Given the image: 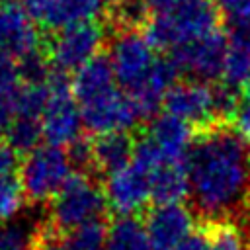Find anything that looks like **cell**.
Segmentation results:
<instances>
[{
    "label": "cell",
    "instance_id": "cell-25",
    "mask_svg": "<svg viewBox=\"0 0 250 250\" xmlns=\"http://www.w3.org/2000/svg\"><path fill=\"white\" fill-rule=\"evenodd\" d=\"M51 96V88L49 82H41V84H23L20 98H18V109L16 115H25V117H35L41 119L45 105L49 102Z\"/></svg>",
    "mask_w": 250,
    "mask_h": 250
},
{
    "label": "cell",
    "instance_id": "cell-6",
    "mask_svg": "<svg viewBox=\"0 0 250 250\" xmlns=\"http://www.w3.org/2000/svg\"><path fill=\"white\" fill-rule=\"evenodd\" d=\"M51 96L41 115L43 139L51 146H70L80 139L82 133V115L80 107L72 96V88L64 72L53 68L49 76Z\"/></svg>",
    "mask_w": 250,
    "mask_h": 250
},
{
    "label": "cell",
    "instance_id": "cell-24",
    "mask_svg": "<svg viewBox=\"0 0 250 250\" xmlns=\"http://www.w3.org/2000/svg\"><path fill=\"white\" fill-rule=\"evenodd\" d=\"M225 35L230 47H238L250 53V0L225 14Z\"/></svg>",
    "mask_w": 250,
    "mask_h": 250
},
{
    "label": "cell",
    "instance_id": "cell-34",
    "mask_svg": "<svg viewBox=\"0 0 250 250\" xmlns=\"http://www.w3.org/2000/svg\"><path fill=\"white\" fill-rule=\"evenodd\" d=\"M180 2H182V0H143V4L146 6V10L150 12V16L168 12V10H172L174 6H178Z\"/></svg>",
    "mask_w": 250,
    "mask_h": 250
},
{
    "label": "cell",
    "instance_id": "cell-10",
    "mask_svg": "<svg viewBox=\"0 0 250 250\" xmlns=\"http://www.w3.org/2000/svg\"><path fill=\"white\" fill-rule=\"evenodd\" d=\"M164 111L189 123L191 127L207 129L217 125L215 111V88L207 82L184 80L176 82L164 98Z\"/></svg>",
    "mask_w": 250,
    "mask_h": 250
},
{
    "label": "cell",
    "instance_id": "cell-1",
    "mask_svg": "<svg viewBox=\"0 0 250 250\" xmlns=\"http://www.w3.org/2000/svg\"><path fill=\"white\" fill-rule=\"evenodd\" d=\"M193 207L215 223L250 201V162L242 137L221 123L201 129L186 158Z\"/></svg>",
    "mask_w": 250,
    "mask_h": 250
},
{
    "label": "cell",
    "instance_id": "cell-17",
    "mask_svg": "<svg viewBox=\"0 0 250 250\" xmlns=\"http://www.w3.org/2000/svg\"><path fill=\"white\" fill-rule=\"evenodd\" d=\"M113 88H117V80H115L111 62L107 57H102V55L86 62L82 68H78L72 78V96L76 104H84Z\"/></svg>",
    "mask_w": 250,
    "mask_h": 250
},
{
    "label": "cell",
    "instance_id": "cell-13",
    "mask_svg": "<svg viewBox=\"0 0 250 250\" xmlns=\"http://www.w3.org/2000/svg\"><path fill=\"white\" fill-rule=\"evenodd\" d=\"M29 18L45 29L62 31L72 25L94 21L102 10L100 0H23Z\"/></svg>",
    "mask_w": 250,
    "mask_h": 250
},
{
    "label": "cell",
    "instance_id": "cell-30",
    "mask_svg": "<svg viewBox=\"0 0 250 250\" xmlns=\"http://www.w3.org/2000/svg\"><path fill=\"white\" fill-rule=\"evenodd\" d=\"M230 121H232V129L240 137L250 139V88L238 96V104H236V109H234Z\"/></svg>",
    "mask_w": 250,
    "mask_h": 250
},
{
    "label": "cell",
    "instance_id": "cell-23",
    "mask_svg": "<svg viewBox=\"0 0 250 250\" xmlns=\"http://www.w3.org/2000/svg\"><path fill=\"white\" fill-rule=\"evenodd\" d=\"M221 80L225 86H229L230 90H234L238 94L248 90L250 88V53L229 45Z\"/></svg>",
    "mask_w": 250,
    "mask_h": 250
},
{
    "label": "cell",
    "instance_id": "cell-22",
    "mask_svg": "<svg viewBox=\"0 0 250 250\" xmlns=\"http://www.w3.org/2000/svg\"><path fill=\"white\" fill-rule=\"evenodd\" d=\"M43 139L41 119L16 115L6 131V145L16 154H29L39 146V141Z\"/></svg>",
    "mask_w": 250,
    "mask_h": 250
},
{
    "label": "cell",
    "instance_id": "cell-29",
    "mask_svg": "<svg viewBox=\"0 0 250 250\" xmlns=\"http://www.w3.org/2000/svg\"><path fill=\"white\" fill-rule=\"evenodd\" d=\"M33 232L23 223H0V250H29Z\"/></svg>",
    "mask_w": 250,
    "mask_h": 250
},
{
    "label": "cell",
    "instance_id": "cell-21",
    "mask_svg": "<svg viewBox=\"0 0 250 250\" xmlns=\"http://www.w3.org/2000/svg\"><path fill=\"white\" fill-rule=\"evenodd\" d=\"M21 86L23 80L20 66L14 62V59L0 55V137L6 135L10 123L16 117Z\"/></svg>",
    "mask_w": 250,
    "mask_h": 250
},
{
    "label": "cell",
    "instance_id": "cell-8",
    "mask_svg": "<svg viewBox=\"0 0 250 250\" xmlns=\"http://www.w3.org/2000/svg\"><path fill=\"white\" fill-rule=\"evenodd\" d=\"M229 53V39L225 31L217 29L188 45H182L170 53V61L178 74L189 76V80L209 82L219 78Z\"/></svg>",
    "mask_w": 250,
    "mask_h": 250
},
{
    "label": "cell",
    "instance_id": "cell-18",
    "mask_svg": "<svg viewBox=\"0 0 250 250\" xmlns=\"http://www.w3.org/2000/svg\"><path fill=\"white\" fill-rule=\"evenodd\" d=\"M189 195L186 162H162L150 174V201L154 205L182 203Z\"/></svg>",
    "mask_w": 250,
    "mask_h": 250
},
{
    "label": "cell",
    "instance_id": "cell-37",
    "mask_svg": "<svg viewBox=\"0 0 250 250\" xmlns=\"http://www.w3.org/2000/svg\"><path fill=\"white\" fill-rule=\"evenodd\" d=\"M246 148H248V162H250V143L246 145Z\"/></svg>",
    "mask_w": 250,
    "mask_h": 250
},
{
    "label": "cell",
    "instance_id": "cell-36",
    "mask_svg": "<svg viewBox=\"0 0 250 250\" xmlns=\"http://www.w3.org/2000/svg\"><path fill=\"white\" fill-rule=\"evenodd\" d=\"M100 2H105V4H111V6H117L119 2H123V0H100Z\"/></svg>",
    "mask_w": 250,
    "mask_h": 250
},
{
    "label": "cell",
    "instance_id": "cell-7",
    "mask_svg": "<svg viewBox=\"0 0 250 250\" xmlns=\"http://www.w3.org/2000/svg\"><path fill=\"white\" fill-rule=\"evenodd\" d=\"M104 41V25L98 23L96 20L84 21L59 31L47 49V59L53 64V68L66 74L68 70H78L92 59H96Z\"/></svg>",
    "mask_w": 250,
    "mask_h": 250
},
{
    "label": "cell",
    "instance_id": "cell-28",
    "mask_svg": "<svg viewBox=\"0 0 250 250\" xmlns=\"http://www.w3.org/2000/svg\"><path fill=\"white\" fill-rule=\"evenodd\" d=\"M209 250H246L244 246V234L242 230L232 225L219 221L209 229Z\"/></svg>",
    "mask_w": 250,
    "mask_h": 250
},
{
    "label": "cell",
    "instance_id": "cell-32",
    "mask_svg": "<svg viewBox=\"0 0 250 250\" xmlns=\"http://www.w3.org/2000/svg\"><path fill=\"white\" fill-rule=\"evenodd\" d=\"M68 158L76 168H90L92 166V141L78 139L68 146Z\"/></svg>",
    "mask_w": 250,
    "mask_h": 250
},
{
    "label": "cell",
    "instance_id": "cell-20",
    "mask_svg": "<svg viewBox=\"0 0 250 250\" xmlns=\"http://www.w3.org/2000/svg\"><path fill=\"white\" fill-rule=\"evenodd\" d=\"M105 250H152L145 221L135 215L113 219L105 230Z\"/></svg>",
    "mask_w": 250,
    "mask_h": 250
},
{
    "label": "cell",
    "instance_id": "cell-14",
    "mask_svg": "<svg viewBox=\"0 0 250 250\" xmlns=\"http://www.w3.org/2000/svg\"><path fill=\"white\" fill-rule=\"evenodd\" d=\"M193 213L184 203L154 205L145 219L152 250H170L189 232H193Z\"/></svg>",
    "mask_w": 250,
    "mask_h": 250
},
{
    "label": "cell",
    "instance_id": "cell-19",
    "mask_svg": "<svg viewBox=\"0 0 250 250\" xmlns=\"http://www.w3.org/2000/svg\"><path fill=\"white\" fill-rule=\"evenodd\" d=\"M135 141L129 133H105L92 141V168L111 174L127 166L133 158Z\"/></svg>",
    "mask_w": 250,
    "mask_h": 250
},
{
    "label": "cell",
    "instance_id": "cell-31",
    "mask_svg": "<svg viewBox=\"0 0 250 250\" xmlns=\"http://www.w3.org/2000/svg\"><path fill=\"white\" fill-rule=\"evenodd\" d=\"M59 232L51 227V225H45L43 229L39 230H33V250H68L64 242L59 240L57 236Z\"/></svg>",
    "mask_w": 250,
    "mask_h": 250
},
{
    "label": "cell",
    "instance_id": "cell-26",
    "mask_svg": "<svg viewBox=\"0 0 250 250\" xmlns=\"http://www.w3.org/2000/svg\"><path fill=\"white\" fill-rule=\"evenodd\" d=\"M105 230L100 221H94L68 232L64 244L68 250H105Z\"/></svg>",
    "mask_w": 250,
    "mask_h": 250
},
{
    "label": "cell",
    "instance_id": "cell-33",
    "mask_svg": "<svg viewBox=\"0 0 250 250\" xmlns=\"http://www.w3.org/2000/svg\"><path fill=\"white\" fill-rule=\"evenodd\" d=\"M209 242H211L209 230H193L178 244H174L170 250H209Z\"/></svg>",
    "mask_w": 250,
    "mask_h": 250
},
{
    "label": "cell",
    "instance_id": "cell-3",
    "mask_svg": "<svg viewBox=\"0 0 250 250\" xmlns=\"http://www.w3.org/2000/svg\"><path fill=\"white\" fill-rule=\"evenodd\" d=\"M105 207L104 189L86 174H72L51 199L49 225L57 232H72L88 223L100 221Z\"/></svg>",
    "mask_w": 250,
    "mask_h": 250
},
{
    "label": "cell",
    "instance_id": "cell-27",
    "mask_svg": "<svg viewBox=\"0 0 250 250\" xmlns=\"http://www.w3.org/2000/svg\"><path fill=\"white\" fill-rule=\"evenodd\" d=\"M113 18L121 29H139L146 25L150 12L143 4V0H123L113 6Z\"/></svg>",
    "mask_w": 250,
    "mask_h": 250
},
{
    "label": "cell",
    "instance_id": "cell-4",
    "mask_svg": "<svg viewBox=\"0 0 250 250\" xmlns=\"http://www.w3.org/2000/svg\"><path fill=\"white\" fill-rule=\"evenodd\" d=\"M107 59L111 62L117 86L131 96L146 84L160 57L145 31L121 29L111 41Z\"/></svg>",
    "mask_w": 250,
    "mask_h": 250
},
{
    "label": "cell",
    "instance_id": "cell-5",
    "mask_svg": "<svg viewBox=\"0 0 250 250\" xmlns=\"http://www.w3.org/2000/svg\"><path fill=\"white\" fill-rule=\"evenodd\" d=\"M72 174L74 172L68 152L51 145L37 146L20 166L23 195L33 203L53 199Z\"/></svg>",
    "mask_w": 250,
    "mask_h": 250
},
{
    "label": "cell",
    "instance_id": "cell-12",
    "mask_svg": "<svg viewBox=\"0 0 250 250\" xmlns=\"http://www.w3.org/2000/svg\"><path fill=\"white\" fill-rule=\"evenodd\" d=\"M41 47V33L25 8L14 0H0V55L23 61Z\"/></svg>",
    "mask_w": 250,
    "mask_h": 250
},
{
    "label": "cell",
    "instance_id": "cell-11",
    "mask_svg": "<svg viewBox=\"0 0 250 250\" xmlns=\"http://www.w3.org/2000/svg\"><path fill=\"white\" fill-rule=\"evenodd\" d=\"M104 195L107 207L117 217L135 215L150 201V174L131 160L121 170L107 174Z\"/></svg>",
    "mask_w": 250,
    "mask_h": 250
},
{
    "label": "cell",
    "instance_id": "cell-15",
    "mask_svg": "<svg viewBox=\"0 0 250 250\" xmlns=\"http://www.w3.org/2000/svg\"><path fill=\"white\" fill-rule=\"evenodd\" d=\"M195 135L197 133L189 123L164 111L150 119L145 137L156 146L166 162H186Z\"/></svg>",
    "mask_w": 250,
    "mask_h": 250
},
{
    "label": "cell",
    "instance_id": "cell-16",
    "mask_svg": "<svg viewBox=\"0 0 250 250\" xmlns=\"http://www.w3.org/2000/svg\"><path fill=\"white\" fill-rule=\"evenodd\" d=\"M20 156L0 143V223L12 221L23 205V188L20 180Z\"/></svg>",
    "mask_w": 250,
    "mask_h": 250
},
{
    "label": "cell",
    "instance_id": "cell-35",
    "mask_svg": "<svg viewBox=\"0 0 250 250\" xmlns=\"http://www.w3.org/2000/svg\"><path fill=\"white\" fill-rule=\"evenodd\" d=\"M211 2L217 6V10H219V12L229 14V12L236 10L238 6H242V4H244V2H248V0H211Z\"/></svg>",
    "mask_w": 250,
    "mask_h": 250
},
{
    "label": "cell",
    "instance_id": "cell-2",
    "mask_svg": "<svg viewBox=\"0 0 250 250\" xmlns=\"http://www.w3.org/2000/svg\"><path fill=\"white\" fill-rule=\"evenodd\" d=\"M219 29V10L211 0H182L168 12L154 14L145 25V35L158 49L174 51Z\"/></svg>",
    "mask_w": 250,
    "mask_h": 250
},
{
    "label": "cell",
    "instance_id": "cell-9",
    "mask_svg": "<svg viewBox=\"0 0 250 250\" xmlns=\"http://www.w3.org/2000/svg\"><path fill=\"white\" fill-rule=\"evenodd\" d=\"M78 107L82 115V125L96 135L127 133L141 121L133 102L119 86L84 104H78Z\"/></svg>",
    "mask_w": 250,
    "mask_h": 250
}]
</instances>
